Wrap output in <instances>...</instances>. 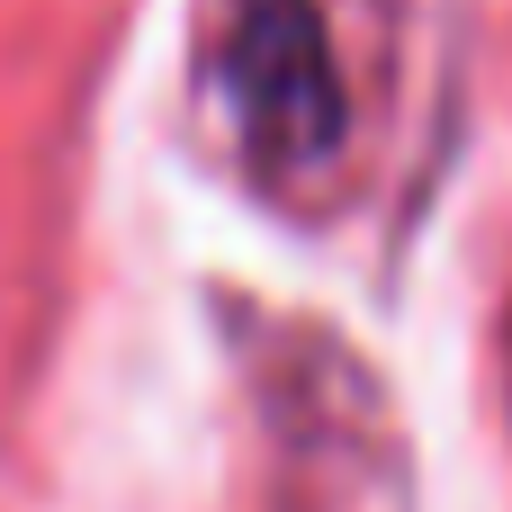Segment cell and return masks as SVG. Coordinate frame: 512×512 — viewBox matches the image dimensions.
<instances>
[{
  "label": "cell",
  "instance_id": "1",
  "mask_svg": "<svg viewBox=\"0 0 512 512\" xmlns=\"http://www.w3.org/2000/svg\"><path fill=\"white\" fill-rule=\"evenodd\" d=\"M405 0H198L225 153L279 207H333L387 117Z\"/></svg>",
  "mask_w": 512,
  "mask_h": 512
}]
</instances>
